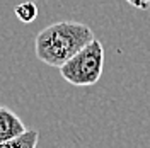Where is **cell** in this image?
<instances>
[{
	"mask_svg": "<svg viewBox=\"0 0 150 148\" xmlns=\"http://www.w3.org/2000/svg\"><path fill=\"white\" fill-rule=\"evenodd\" d=\"M28 130L24 126L22 119L19 118L14 111H10L9 107L0 106V147L9 141V140L16 138L17 135L24 133Z\"/></svg>",
	"mask_w": 150,
	"mask_h": 148,
	"instance_id": "3",
	"label": "cell"
},
{
	"mask_svg": "<svg viewBox=\"0 0 150 148\" xmlns=\"http://www.w3.org/2000/svg\"><path fill=\"white\" fill-rule=\"evenodd\" d=\"M104 68V48L99 39H92L79 53L60 66L63 80L75 87H89L99 82Z\"/></svg>",
	"mask_w": 150,
	"mask_h": 148,
	"instance_id": "2",
	"label": "cell"
},
{
	"mask_svg": "<svg viewBox=\"0 0 150 148\" xmlns=\"http://www.w3.org/2000/svg\"><path fill=\"white\" fill-rule=\"evenodd\" d=\"M126 2L130 4L131 7H135L138 10H147L150 5V0H126Z\"/></svg>",
	"mask_w": 150,
	"mask_h": 148,
	"instance_id": "6",
	"label": "cell"
},
{
	"mask_svg": "<svg viewBox=\"0 0 150 148\" xmlns=\"http://www.w3.org/2000/svg\"><path fill=\"white\" fill-rule=\"evenodd\" d=\"M92 39H96L92 29L85 24L72 20L55 22L36 34L34 51L45 65L60 68Z\"/></svg>",
	"mask_w": 150,
	"mask_h": 148,
	"instance_id": "1",
	"label": "cell"
},
{
	"mask_svg": "<svg viewBox=\"0 0 150 148\" xmlns=\"http://www.w3.org/2000/svg\"><path fill=\"white\" fill-rule=\"evenodd\" d=\"M14 12H16V17L21 22H24V24H29V22H33L38 17V7H36V4H33V2L19 4Z\"/></svg>",
	"mask_w": 150,
	"mask_h": 148,
	"instance_id": "5",
	"label": "cell"
},
{
	"mask_svg": "<svg viewBox=\"0 0 150 148\" xmlns=\"http://www.w3.org/2000/svg\"><path fill=\"white\" fill-rule=\"evenodd\" d=\"M39 141V133L36 130H26L16 138L5 141L0 148H34Z\"/></svg>",
	"mask_w": 150,
	"mask_h": 148,
	"instance_id": "4",
	"label": "cell"
}]
</instances>
